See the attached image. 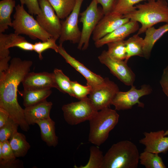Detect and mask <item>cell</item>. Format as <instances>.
<instances>
[{
    "mask_svg": "<svg viewBox=\"0 0 168 168\" xmlns=\"http://www.w3.org/2000/svg\"><path fill=\"white\" fill-rule=\"evenodd\" d=\"M160 83L163 92L168 97V66L163 70Z\"/></svg>",
    "mask_w": 168,
    "mask_h": 168,
    "instance_id": "obj_39",
    "label": "cell"
},
{
    "mask_svg": "<svg viewBox=\"0 0 168 168\" xmlns=\"http://www.w3.org/2000/svg\"><path fill=\"white\" fill-rule=\"evenodd\" d=\"M164 135L166 136L168 135V129L165 132Z\"/></svg>",
    "mask_w": 168,
    "mask_h": 168,
    "instance_id": "obj_42",
    "label": "cell"
},
{
    "mask_svg": "<svg viewBox=\"0 0 168 168\" xmlns=\"http://www.w3.org/2000/svg\"><path fill=\"white\" fill-rule=\"evenodd\" d=\"M166 0V1H168V0Z\"/></svg>",
    "mask_w": 168,
    "mask_h": 168,
    "instance_id": "obj_43",
    "label": "cell"
},
{
    "mask_svg": "<svg viewBox=\"0 0 168 168\" xmlns=\"http://www.w3.org/2000/svg\"><path fill=\"white\" fill-rule=\"evenodd\" d=\"M119 91L117 85L106 77L103 83L92 88L88 97L98 111L109 107L116 94Z\"/></svg>",
    "mask_w": 168,
    "mask_h": 168,
    "instance_id": "obj_10",
    "label": "cell"
},
{
    "mask_svg": "<svg viewBox=\"0 0 168 168\" xmlns=\"http://www.w3.org/2000/svg\"><path fill=\"white\" fill-rule=\"evenodd\" d=\"M149 0H117L112 11L124 16L134 11L136 7L134 5L143 1Z\"/></svg>",
    "mask_w": 168,
    "mask_h": 168,
    "instance_id": "obj_31",
    "label": "cell"
},
{
    "mask_svg": "<svg viewBox=\"0 0 168 168\" xmlns=\"http://www.w3.org/2000/svg\"><path fill=\"white\" fill-rule=\"evenodd\" d=\"M119 115L109 107L98 111L89 121V141L99 146L107 139L110 132L118 122Z\"/></svg>",
    "mask_w": 168,
    "mask_h": 168,
    "instance_id": "obj_4",
    "label": "cell"
},
{
    "mask_svg": "<svg viewBox=\"0 0 168 168\" xmlns=\"http://www.w3.org/2000/svg\"><path fill=\"white\" fill-rule=\"evenodd\" d=\"M98 4L95 0H92L86 9L80 13V22L82 23V28L78 44L79 49L85 50L88 48L91 35L104 15L102 8L98 7Z\"/></svg>",
    "mask_w": 168,
    "mask_h": 168,
    "instance_id": "obj_6",
    "label": "cell"
},
{
    "mask_svg": "<svg viewBox=\"0 0 168 168\" xmlns=\"http://www.w3.org/2000/svg\"><path fill=\"white\" fill-rule=\"evenodd\" d=\"M143 39L138 34H135L125 40L126 51V57L124 61H128L132 57H143Z\"/></svg>",
    "mask_w": 168,
    "mask_h": 168,
    "instance_id": "obj_25",
    "label": "cell"
},
{
    "mask_svg": "<svg viewBox=\"0 0 168 168\" xmlns=\"http://www.w3.org/2000/svg\"><path fill=\"white\" fill-rule=\"evenodd\" d=\"M15 9L12 26L15 33L25 35L31 39H38L42 41L51 37L42 28L36 20L25 10L23 5L18 4Z\"/></svg>",
    "mask_w": 168,
    "mask_h": 168,
    "instance_id": "obj_5",
    "label": "cell"
},
{
    "mask_svg": "<svg viewBox=\"0 0 168 168\" xmlns=\"http://www.w3.org/2000/svg\"><path fill=\"white\" fill-rule=\"evenodd\" d=\"M131 86L128 91H119L116 93L111 103V105L114 106L115 110L130 109L137 104L139 107H144V104L139 101V99L151 93V87L147 84L142 85L140 89L136 88L133 85Z\"/></svg>",
    "mask_w": 168,
    "mask_h": 168,
    "instance_id": "obj_9",
    "label": "cell"
},
{
    "mask_svg": "<svg viewBox=\"0 0 168 168\" xmlns=\"http://www.w3.org/2000/svg\"><path fill=\"white\" fill-rule=\"evenodd\" d=\"M166 0H149L135 5L136 9L123 16L130 20L139 22L141 27L138 35L146 32L149 28L160 22L168 23V4Z\"/></svg>",
    "mask_w": 168,
    "mask_h": 168,
    "instance_id": "obj_2",
    "label": "cell"
},
{
    "mask_svg": "<svg viewBox=\"0 0 168 168\" xmlns=\"http://www.w3.org/2000/svg\"><path fill=\"white\" fill-rule=\"evenodd\" d=\"M165 131L144 132V137L139 141L144 145V151L154 153H166L168 151V137L164 135Z\"/></svg>",
    "mask_w": 168,
    "mask_h": 168,
    "instance_id": "obj_16",
    "label": "cell"
},
{
    "mask_svg": "<svg viewBox=\"0 0 168 168\" xmlns=\"http://www.w3.org/2000/svg\"><path fill=\"white\" fill-rule=\"evenodd\" d=\"M53 73L56 85V88L60 91L68 94L73 97L71 82L69 78L64 74L62 71L55 68Z\"/></svg>",
    "mask_w": 168,
    "mask_h": 168,
    "instance_id": "obj_28",
    "label": "cell"
},
{
    "mask_svg": "<svg viewBox=\"0 0 168 168\" xmlns=\"http://www.w3.org/2000/svg\"><path fill=\"white\" fill-rule=\"evenodd\" d=\"M84 0H77L75 6L70 14L63 21H61V30L59 38V44L69 41L73 44H78L81 31L78 26V17L82 5Z\"/></svg>",
    "mask_w": 168,
    "mask_h": 168,
    "instance_id": "obj_11",
    "label": "cell"
},
{
    "mask_svg": "<svg viewBox=\"0 0 168 168\" xmlns=\"http://www.w3.org/2000/svg\"><path fill=\"white\" fill-rule=\"evenodd\" d=\"M98 4H100L104 15L112 12L115 7L117 0H95Z\"/></svg>",
    "mask_w": 168,
    "mask_h": 168,
    "instance_id": "obj_37",
    "label": "cell"
},
{
    "mask_svg": "<svg viewBox=\"0 0 168 168\" xmlns=\"http://www.w3.org/2000/svg\"><path fill=\"white\" fill-rule=\"evenodd\" d=\"M16 158L9 141L0 142V163L12 160Z\"/></svg>",
    "mask_w": 168,
    "mask_h": 168,
    "instance_id": "obj_35",
    "label": "cell"
},
{
    "mask_svg": "<svg viewBox=\"0 0 168 168\" xmlns=\"http://www.w3.org/2000/svg\"><path fill=\"white\" fill-rule=\"evenodd\" d=\"M22 161L16 158L6 162L0 163V168H23Z\"/></svg>",
    "mask_w": 168,
    "mask_h": 168,
    "instance_id": "obj_38",
    "label": "cell"
},
{
    "mask_svg": "<svg viewBox=\"0 0 168 168\" xmlns=\"http://www.w3.org/2000/svg\"><path fill=\"white\" fill-rule=\"evenodd\" d=\"M19 124L9 118L6 123L0 128V142L8 140L17 132Z\"/></svg>",
    "mask_w": 168,
    "mask_h": 168,
    "instance_id": "obj_32",
    "label": "cell"
},
{
    "mask_svg": "<svg viewBox=\"0 0 168 168\" xmlns=\"http://www.w3.org/2000/svg\"><path fill=\"white\" fill-rule=\"evenodd\" d=\"M9 118L10 116L8 112L0 108V128L6 123Z\"/></svg>",
    "mask_w": 168,
    "mask_h": 168,
    "instance_id": "obj_40",
    "label": "cell"
},
{
    "mask_svg": "<svg viewBox=\"0 0 168 168\" xmlns=\"http://www.w3.org/2000/svg\"><path fill=\"white\" fill-rule=\"evenodd\" d=\"M58 53L76 70L81 74L86 79V85L92 88L102 84L105 81L99 75L94 73L87 68L83 64L69 55L63 47L62 44L58 45Z\"/></svg>",
    "mask_w": 168,
    "mask_h": 168,
    "instance_id": "obj_15",
    "label": "cell"
},
{
    "mask_svg": "<svg viewBox=\"0 0 168 168\" xmlns=\"http://www.w3.org/2000/svg\"><path fill=\"white\" fill-rule=\"evenodd\" d=\"M140 154L136 146L128 140L113 144L104 155L103 168H137Z\"/></svg>",
    "mask_w": 168,
    "mask_h": 168,
    "instance_id": "obj_3",
    "label": "cell"
},
{
    "mask_svg": "<svg viewBox=\"0 0 168 168\" xmlns=\"http://www.w3.org/2000/svg\"><path fill=\"white\" fill-rule=\"evenodd\" d=\"M10 145L16 158L23 157L27 154L30 147L25 136L17 132L9 140Z\"/></svg>",
    "mask_w": 168,
    "mask_h": 168,
    "instance_id": "obj_24",
    "label": "cell"
},
{
    "mask_svg": "<svg viewBox=\"0 0 168 168\" xmlns=\"http://www.w3.org/2000/svg\"><path fill=\"white\" fill-rule=\"evenodd\" d=\"M35 124L39 127L41 139L49 147H56L58 138L55 133V122L50 117L37 121Z\"/></svg>",
    "mask_w": 168,
    "mask_h": 168,
    "instance_id": "obj_21",
    "label": "cell"
},
{
    "mask_svg": "<svg viewBox=\"0 0 168 168\" xmlns=\"http://www.w3.org/2000/svg\"><path fill=\"white\" fill-rule=\"evenodd\" d=\"M60 19L66 18L73 10L77 0H48Z\"/></svg>",
    "mask_w": 168,
    "mask_h": 168,
    "instance_id": "obj_26",
    "label": "cell"
},
{
    "mask_svg": "<svg viewBox=\"0 0 168 168\" xmlns=\"http://www.w3.org/2000/svg\"><path fill=\"white\" fill-rule=\"evenodd\" d=\"M62 110L65 121L72 125L89 120L98 111L88 97L64 105Z\"/></svg>",
    "mask_w": 168,
    "mask_h": 168,
    "instance_id": "obj_7",
    "label": "cell"
},
{
    "mask_svg": "<svg viewBox=\"0 0 168 168\" xmlns=\"http://www.w3.org/2000/svg\"><path fill=\"white\" fill-rule=\"evenodd\" d=\"M11 57L0 59V72L4 71L7 69L9 67V64L8 62L11 59Z\"/></svg>",
    "mask_w": 168,
    "mask_h": 168,
    "instance_id": "obj_41",
    "label": "cell"
},
{
    "mask_svg": "<svg viewBox=\"0 0 168 168\" xmlns=\"http://www.w3.org/2000/svg\"><path fill=\"white\" fill-rule=\"evenodd\" d=\"M32 62L15 57L8 68L0 72V108L8 112L10 118L17 123L23 131L27 132L29 125L26 121L24 109L18 103V87L30 72Z\"/></svg>",
    "mask_w": 168,
    "mask_h": 168,
    "instance_id": "obj_1",
    "label": "cell"
},
{
    "mask_svg": "<svg viewBox=\"0 0 168 168\" xmlns=\"http://www.w3.org/2000/svg\"><path fill=\"white\" fill-rule=\"evenodd\" d=\"M40 13L36 20L42 28L51 37L59 39L61 30V23L48 0H38Z\"/></svg>",
    "mask_w": 168,
    "mask_h": 168,
    "instance_id": "obj_8",
    "label": "cell"
},
{
    "mask_svg": "<svg viewBox=\"0 0 168 168\" xmlns=\"http://www.w3.org/2000/svg\"><path fill=\"white\" fill-rule=\"evenodd\" d=\"M139 161L146 168L166 167L158 154L144 151L140 154Z\"/></svg>",
    "mask_w": 168,
    "mask_h": 168,
    "instance_id": "obj_27",
    "label": "cell"
},
{
    "mask_svg": "<svg viewBox=\"0 0 168 168\" xmlns=\"http://www.w3.org/2000/svg\"><path fill=\"white\" fill-rule=\"evenodd\" d=\"M17 47L26 51L34 50V44L28 42L25 38L15 33L9 34L0 33V59L9 56V49Z\"/></svg>",
    "mask_w": 168,
    "mask_h": 168,
    "instance_id": "obj_17",
    "label": "cell"
},
{
    "mask_svg": "<svg viewBox=\"0 0 168 168\" xmlns=\"http://www.w3.org/2000/svg\"><path fill=\"white\" fill-rule=\"evenodd\" d=\"M56 40L51 37L46 41L35 42L34 44V51L38 54L40 59H43L42 53L47 49H52L58 53V47L56 44Z\"/></svg>",
    "mask_w": 168,
    "mask_h": 168,
    "instance_id": "obj_33",
    "label": "cell"
},
{
    "mask_svg": "<svg viewBox=\"0 0 168 168\" xmlns=\"http://www.w3.org/2000/svg\"><path fill=\"white\" fill-rule=\"evenodd\" d=\"M15 0H1L0 1V33L4 32L12 26L11 15L16 7Z\"/></svg>",
    "mask_w": 168,
    "mask_h": 168,
    "instance_id": "obj_23",
    "label": "cell"
},
{
    "mask_svg": "<svg viewBox=\"0 0 168 168\" xmlns=\"http://www.w3.org/2000/svg\"><path fill=\"white\" fill-rule=\"evenodd\" d=\"M99 61L106 66L110 72L124 84L133 85L135 75L124 60H119L111 58L107 51H103L98 57Z\"/></svg>",
    "mask_w": 168,
    "mask_h": 168,
    "instance_id": "obj_12",
    "label": "cell"
},
{
    "mask_svg": "<svg viewBox=\"0 0 168 168\" xmlns=\"http://www.w3.org/2000/svg\"><path fill=\"white\" fill-rule=\"evenodd\" d=\"M168 31V23L157 29L154 26L148 28L146 30L145 36L143 39V57L148 59L152 49L156 42L166 33Z\"/></svg>",
    "mask_w": 168,
    "mask_h": 168,
    "instance_id": "obj_20",
    "label": "cell"
},
{
    "mask_svg": "<svg viewBox=\"0 0 168 168\" xmlns=\"http://www.w3.org/2000/svg\"><path fill=\"white\" fill-rule=\"evenodd\" d=\"M107 44V51L111 58L119 60L125 59L127 54L124 40L111 42Z\"/></svg>",
    "mask_w": 168,
    "mask_h": 168,
    "instance_id": "obj_30",
    "label": "cell"
},
{
    "mask_svg": "<svg viewBox=\"0 0 168 168\" xmlns=\"http://www.w3.org/2000/svg\"><path fill=\"white\" fill-rule=\"evenodd\" d=\"M21 5H26L29 13L32 15H37L40 12V8L38 0H19Z\"/></svg>",
    "mask_w": 168,
    "mask_h": 168,
    "instance_id": "obj_36",
    "label": "cell"
},
{
    "mask_svg": "<svg viewBox=\"0 0 168 168\" xmlns=\"http://www.w3.org/2000/svg\"><path fill=\"white\" fill-rule=\"evenodd\" d=\"M71 84L73 97L80 100L87 98L92 89L90 86L82 85L76 81H72Z\"/></svg>",
    "mask_w": 168,
    "mask_h": 168,
    "instance_id": "obj_34",
    "label": "cell"
},
{
    "mask_svg": "<svg viewBox=\"0 0 168 168\" xmlns=\"http://www.w3.org/2000/svg\"><path fill=\"white\" fill-rule=\"evenodd\" d=\"M90 156L87 163L84 166H74L75 168H103L104 161V155L98 146L90 147Z\"/></svg>",
    "mask_w": 168,
    "mask_h": 168,
    "instance_id": "obj_29",
    "label": "cell"
},
{
    "mask_svg": "<svg viewBox=\"0 0 168 168\" xmlns=\"http://www.w3.org/2000/svg\"><path fill=\"white\" fill-rule=\"evenodd\" d=\"M52 92L51 89L40 90H25L19 92L23 99L25 107L33 105L46 100Z\"/></svg>",
    "mask_w": 168,
    "mask_h": 168,
    "instance_id": "obj_22",
    "label": "cell"
},
{
    "mask_svg": "<svg viewBox=\"0 0 168 168\" xmlns=\"http://www.w3.org/2000/svg\"><path fill=\"white\" fill-rule=\"evenodd\" d=\"M138 22L130 20L122 25L111 33L94 42L97 48L108 43L124 39L131 34L138 31L139 29Z\"/></svg>",
    "mask_w": 168,
    "mask_h": 168,
    "instance_id": "obj_18",
    "label": "cell"
},
{
    "mask_svg": "<svg viewBox=\"0 0 168 168\" xmlns=\"http://www.w3.org/2000/svg\"><path fill=\"white\" fill-rule=\"evenodd\" d=\"M130 20L113 12L104 15L93 32V40L95 42L100 39Z\"/></svg>",
    "mask_w": 168,
    "mask_h": 168,
    "instance_id": "obj_13",
    "label": "cell"
},
{
    "mask_svg": "<svg viewBox=\"0 0 168 168\" xmlns=\"http://www.w3.org/2000/svg\"><path fill=\"white\" fill-rule=\"evenodd\" d=\"M24 90H40L56 88L53 73L29 72L22 82Z\"/></svg>",
    "mask_w": 168,
    "mask_h": 168,
    "instance_id": "obj_14",
    "label": "cell"
},
{
    "mask_svg": "<svg viewBox=\"0 0 168 168\" xmlns=\"http://www.w3.org/2000/svg\"><path fill=\"white\" fill-rule=\"evenodd\" d=\"M52 102L46 100L24 109L25 118L30 126L34 125L37 121L50 118V113L52 107Z\"/></svg>",
    "mask_w": 168,
    "mask_h": 168,
    "instance_id": "obj_19",
    "label": "cell"
}]
</instances>
